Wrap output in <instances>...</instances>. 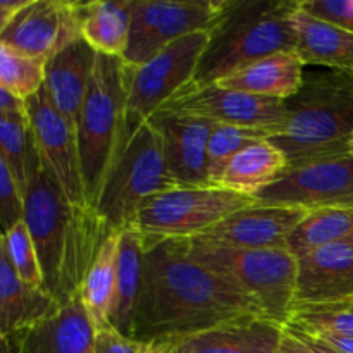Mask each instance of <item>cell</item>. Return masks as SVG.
Returning a JSON list of instances; mask_svg holds the SVG:
<instances>
[{
  "label": "cell",
  "mask_w": 353,
  "mask_h": 353,
  "mask_svg": "<svg viewBox=\"0 0 353 353\" xmlns=\"http://www.w3.org/2000/svg\"><path fill=\"white\" fill-rule=\"evenodd\" d=\"M143 248L134 340L188 338L231 321L262 317L226 278L192 257L186 240L143 243Z\"/></svg>",
  "instance_id": "1"
},
{
  "label": "cell",
  "mask_w": 353,
  "mask_h": 353,
  "mask_svg": "<svg viewBox=\"0 0 353 353\" xmlns=\"http://www.w3.org/2000/svg\"><path fill=\"white\" fill-rule=\"evenodd\" d=\"M23 221L33 240L45 292L61 305L79 295L86 272L116 231L90 205H74L38 169L23 193Z\"/></svg>",
  "instance_id": "2"
},
{
  "label": "cell",
  "mask_w": 353,
  "mask_h": 353,
  "mask_svg": "<svg viewBox=\"0 0 353 353\" xmlns=\"http://www.w3.org/2000/svg\"><path fill=\"white\" fill-rule=\"evenodd\" d=\"M281 133L269 140L285 154L290 168L348 154L353 134V72L331 71L303 79L285 102Z\"/></svg>",
  "instance_id": "3"
},
{
  "label": "cell",
  "mask_w": 353,
  "mask_h": 353,
  "mask_svg": "<svg viewBox=\"0 0 353 353\" xmlns=\"http://www.w3.org/2000/svg\"><path fill=\"white\" fill-rule=\"evenodd\" d=\"M300 0H230L210 31L193 85H212L231 72L281 52H295L293 16Z\"/></svg>",
  "instance_id": "4"
},
{
  "label": "cell",
  "mask_w": 353,
  "mask_h": 353,
  "mask_svg": "<svg viewBox=\"0 0 353 353\" xmlns=\"http://www.w3.org/2000/svg\"><path fill=\"white\" fill-rule=\"evenodd\" d=\"M128 65L123 59L97 54L88 92L76 124L81 178L88 205H95L99 193L123 154L126 117Z\"/></svg>",
  "instance_id": "5"
},
{
  "label": "cell",
  "mask_w": 353,
  "mask_h": 353,
  "mask_svg": "<svg viewBox=\"0 0 353 353\" xmlns=\"http://www.w3.org/2000/svg\"><path fill=\"white\" fill-rule=\"evenodd\" d=\"M195 261L226 278L264 319L286 326L293 310L296 259L286 248L226 250L186 240Z\"/></svg>",
  "instance_id": "6"
},
{
  "label": "cell",
  "mask_w": 353,
  "mask_h": 353,
  "mask_svg": "<svg viewBox=\"0 0 353 353\" xmlns=\"http://www.w3.org/2000/svg\"><path fill=\"white\" fill-rule=\"evenodd\" d=\"M254 203L255 196L224 186H174L145 200L133 226L143 243L190 240Z\"/></svg>",
  "instance_id": "7"
},
{
  "label": "cell",
  "mask_w": 353,
  "mask_h": 353,
  "mask_svg": "<svg viewBox=\"0 0 353 353\" xmlns=\"http://www.w3.org/2000/svg\"><path fill=\"white\" fill-rule=\"evenodd\" d=\"M157 133L145 123L117 157L93 209L112 231L133 226L145 200L174 188Z\"/></svg>",
  "instance_id": "8"
},
{
  "label": "cell",
  "mask_w": 353,
  "mask_h": 353,
  "mask_svg": "<svg viewBox=\"0 0 353 353\" xmlns=\"http://www.w3.org/2000/svg\"><path fill=\"white\" fill-rule=\"evenodd\" d=\"M210 33L188 34L159 52L138 68L128 65L124 141L157 114L179 90L193 81Z\"/></svg>",
  "instance_id": "9"
},
{
  "label": "cell",
  "mask_w": 353,
  "mask_h": 353,
  "mask_svg": "<svg viewBox=\"0 0 353 353\" xmlns=\"http://www.w3.org/2000/svg\"><path fill=\"white\" fill-rule=\"evenodd\" d=\"M230 0H130V40L123 62L138 68L188 34L210 31L226 12Z\"/></svg>",
  "instance_id": "10"
},
{
  "label": "cell",
  "mask_w": 353,
  "mask_h": 353,
  "mask_svg": "<svg viewBox=\"0 0 353 353\" xmlns=\"http://www.w3.org/2000/svg\"><path fill=\"white\" fill-rule=\"evenodd\" d=\"M257 203L312 210L353 207V157L326 159L290 168L272 185L255 195Z\"/></svg>",
  "instance_id": "11"
},
{
  "label": "cell",
  "mask_w": 353,
  "mask_h": 353,
  "mask_svg": "<svg viewBox=\"0 0 353 353\" xmlns=\"http://www.w3.org/2000/svg\"><path fill=\"white\" fill-rule=\"evenodd\" d=\"M26 117L41 169L54 179L69 202L88 205L76 130L55 109L43 86L26 99Z\"/></svg>",
  "instance_id": "12"
},
{
  "label": "cell",
  "mask_w": 353,
  "mask_h": 353,
  "mask_svg": "<svg viewBox=\"0 0 353 353\" xmlns=\"http://www.w3.org/2000/svg\"><path fill=\"white\" fill-rule=\"evenodd\" d=\"M161 110L195 116L216 124L257 128L276 134L286 121V105L281 100L264 99L238 90L212 85H186Z\"/></svg>",
  "instance_id": "13"
},
{
  "label": "cell",
  "mask_w": 353,
  "mask_h": 353,
  "mask_svg": "<svg viewBox=\"0 0 353 353\" xmlns=\"http://www.w3.org/2000/svg\"><path fill=\"white\" fill-rule=\"evenodd\" d=\"M79 37L76 2L30 0L7 21L0 41L47 62Z\"/></svg>",
  "instance_id": "14"
},
{
  "label": "cell",
  "mask_w": 353,
  "mask_h": 353,
  "mask_svg": "<svg viewBox=\"0 0 353 353\" xmlns=\"http://www.w3.org/2000/svg\"><path fill=\"white\" fill-rule=\"evenodd\" d=\"M307 216L305 210L254 203L231 214L192 241L226 250L286 248L290 233Z\"/></svg>",
  "instance_id": "15"
},
{
  "label": "cell",
  "mask_w": 353,
  "mask_h": 353,
  "mask_svg": "<svg viewBox=\"0 0 353 353\" xmlns=\"http://www.w3.org/2000/svg\"><path fill=\"white\" fill-rule=\"evenodd\" d=\"M162 145L169 176L176 186H207V145L216 123L159 110L147 121Z\"/></svg>",
  "instance_id": "16"
},
{
  "label": "cell",
  "mask_w": 353,
  "mask_h": 353,
  "mask_svg": "<svg viewBox=\"0 0 353 353\" xmlns=\"http://www.w3.org/2000/svg\"><path fill=\"white\" fill-rule=\"evenodd\" d=\"M353 295V236L296 257L293 307L327 305Z\"/></svg>",
  "instance_id": "17"
},
{
  "label": "cell",
  "mask_w": 353,
  "mask_h": 353,
  "mask_svg": "<svg viewBox=\"0 0 353 353\" xmlns=\"http://www.w3.org/2000/svg\"><path fill=\"white\" fill-rule=\"evenodd\" d=\"M95 61V50L83 38H78L45 62V92L55 109L74 130Z\"/></svg>",
  "instance_id": "18"
},
{
  "label": "cell",
  "mask_w": 353,
  "mask_h": 353,
  "mask_svg": "<svg viewBox=\"0 0 353 353\" xmlns=\"http://www.w3.org/2000/svg\"><path fill=\"white\" fill-rule=\"evenodd\" d=\"M21 353H93L95 327L79 296L24 333L16 334Z\"/></svg>",
  "instance_id": "19"
},
{
  "label": "cell",
  "mask_w": 353,
  "mask_h": 353,
  "mask_svg": "<svg viewBox=\"0 0 353 353\" xmlns=\"http://www.w3.org/2000/svg\"><path fill=\"white\" fill-rule=\"evenodd\" d=\"M61 303L40 286L24 283L7 257L0 238V336H14L55 314Z\"/></svg>",
  "instance_id": "20"
},
{
  "label": "cell",
  "mask_w": 353,
  "mask_h": 353,
  "mask_svg": "<svg viewBox=\"0 0 353 353\" xmlns=\"http://www.w3.org/2000/svg\"><path fill=\"white\" fill-rule=\"evenodd\" d=\"M285 326L252 316L188 338H176L185 353H274Z\"/></svg>",
  "instance_id": "21"
},
{
  "label": "cell",
  "mask_w": 353,
  "mask_h": 353,
  "mask_svg": "<svg viewBox=\"0 0 353 353\" xmlns=\"http://www.w3.org/2000/svg\"><path fill=\"white\" fill-rule=\"evenodd\" d=\"M305 64L296 52H281L245 65L217 81L223 88L238 90L264 99L286 102L303 85Z\"/></svg>",
  "instance_id": "22"
},
{
  "label": "cell",
  "mask_w": 353,
  "mask_h": 353,
  "mask_svg": "<svg viewBox=\"0 0 353 353\" xmlns=\"http://www.w3.org/2000/svg\"><path fill=\"white\" fill-rule=\"evenodd\" d=\"M296 33V55L303 64L352 71L353 33L305 12L299 6L293 16Z\"/></svg>",
  "instance_id": "23"
},
{
  "label": "cell",
  "mask_w": 353,
  "mask_h": 353,
  "mask_svg": "<svg viewBox=\"0 0 353 353\" xmlns=\"http://www.w3.org/2000/svg\"><path fill=\"white\" fill-rule=\"evenodd\" d=\"M79 37L95 54L123 59L130 40V0L76 2Z\"/></svg>",
  "instance_id": "24"
},
{
  "label": "cell",
  "mask_w": 353,
  "mask_h": 353,
  "mask_svg": "<svg viewBox=\"0 0 353 353\" xmlns=\"http://www.w3.org/2000/svg\"><path fill=\"white\" fill-rule=\"evenodd\" d=\"M143 236L134 226L119 231L117 243V274L116 293H114L110 326L133 338L134 312L141 288L143 271Z\"/></svg>",
  "instance_id": "25"
},
{
  "label": "cell",
  "mask_w": 353,
  "mask_h": 353,
  "mask_svg": "<svg viewBox=\"0 0 353 353\" xmlns=\"http://www.w3.org/2000/svg\"><path fill=\"white\" fill-rule=\"evenodd\" d=\"M288 169L285 154L271 140H259L238 152L226 165L219 186L255 196Z\"/></svg>",
  "instance_id": "26"
},
{
  "label": "cell",
  "mask_w": 353,
  "mask_h": 353,
  "mask_svg": "<svg viewBox=\"0 0 353 353\" xmlns=\"http://www.w3.org/2000/svg\"><path fill=\"white\" fill-rule=\"evenodd\" d=\"M117 243H119V231L110 234L102 245L79 290L78 296L95 331L110 326V312H112L114 293H116Z\"/></svg>",
  "instance_id": "27"
},
{
  "label": "cell",
  "mask_w": 353,
  "mask_h": 353,
  "mask_svg": "<svg viewBox=\"0 0 353 353\" xmlns=\"http://www.w3.org/2000/svg\"><path fill=\"white\" fill-rule=\"evenodd\" d=\"M353 236V207H333L307 212L286 241V250L300 257L326 245Z\"/></svg>",
  "instance_id": "28"
},
{
  "label": "cell",
  "mask_w": 353,
  "mask_h": 353,
  "mask_svg": "<svg viewBox=\"0 0 353 353\" xmlns=\"http://www.w3.org/2000/svg\"><path fill=\"white\" fill-rule=\"evenodd\" d=\"M0 152L9 161L24 193L31 176L41 168L28 117L0 116Z\"/></svg>",
  "instance_id": "29"
},
{
  "label": "cell",
  "mask_w": 353,
  "mask_h": 353,
  "mask_svg": "<svg viewBox=\"0 0 353 353\" xmlns=\"http://www.w3.org/2000/svg\"><path fill=\"white\" fill-rule=\"evenodd\" d=\"M271 137H274V133L268 130L216 124L210 133L209 145H207V174H209L210 185L219 186L224 169L238 152L255 141L268 140Z\"/></svg>",
  "instance_id": "30"
},
{
  "label": "cell",
  "mask_w": 353,
  "mask_h": 353,
  "mask_svg": "<svg viewBox=\"0 0 353 353\" xmlns=\"http://www.w3.org/2000/svg\"><path fill=\"white\" fill-rule=\"evenodd\" d=\"M288 324L312 334L353 338V295L327 305L293 307Z\"/></svg>",
  "instance_id": "31"
},
{
  "label": "cell",
  "mask_w": 353,
  "mask_h": 353,
  "mask_svg": "<svg viewBox=\"0 0 353 353\" xmlns=\"http://www.w3.org/2000/svg\"><path fill=\"white\" fill-rule=\"evenodd\" d=\"M45 61L0 41V86L26 100L43 86Z\"/></svg>",
  "instance_id": "32"
},
{
  "label": "cell",
  "mask_w": 353,
  "mask_h": 353,
  "mask_svg": "<svg viewBox=\"0 0 353 353\" xmlns=\"http://www.w3.org/2000/svg\"><path fill=\"white\" fill-rule=\"evenodd\" d=\"M2 240L10 265L17 272V276L24 283H28V285L43 288V276H41L40 261H38L33 240H31V234L28 231L24 221H19L7 233H3Z\"/></svg>",
  "instance_id": "33"
},
{
  "label": "cell",
  "mask_w": 353,
  "mask_h": 353,
  "mask_svg": "<svg viewBox=\"0 0 353 353\" xmlns=\"http://www.w3.org/2000/svg\"><path fill=\"white\" fill-rule=\"evenodd\" d=\"M23 221V192L9 161L0 152V230L7 233Z\"/></svg>",
  "instance_id": "34"
},
{
  "label": "cell",
  "mask_w": 353,
  "mask_h": 353,
  "mask_svg": "<svg viewBox=\"0 0 353 353\" xmlns=\"http://www.w3.org/2000/svg\"><path fill=\"white\" fill-rule=\"evenodd\" d=\"M300 7L353 33V0H300Z\"/></svg>",
  "instance_id": "35"
},
{
  "label": "cell",
  "mask_w": 353,
  "mask_h": 353,
  "mask_svg": "<svg viewBox=\"0 0 353 353\" xmlns=\"http://www.w3.org/2000/svg\"><path fill=\"white\" fill-rule=\"evenodd\" d=\"M93 353H145V341L124 336L112 326L95 331Z\"/></svg>",
  "instance_id": "36"
},
{
  "label": "cell",
  "mask_w": 353,
  "mask_h": 353,
  "mask_svg": "<svg viewBox=\"0 0 353 353\" xmlns=\"http://www.w3.org/2000/svg\"><path fill=\"white\" fill-rule=\"evenodd\" d=\"M281 345L292 353H338L319 336L307 333V331L292 326V324L285 326Z\"/></svg>",
  "instance_id": "37"
},
{
  "label": "cell",
  "mask_w": 353,
  "mask_h": 353,
  "mask_svg": "<svg viewBox=\"0 0 353 353\" xmlns=\"http://www.w3.org/2000/svg\"><path fill=\"white\" fill-rule=\"evenodd\" d=\"M0 116L26 117V100L0 86Z\"/></svg>",
  "instance_id": "38"
},
{
  "label": "cell",
  "mask_w": 353,
  "mask_h": 353,
  "mask_svg": "<svg viewBox=\"0 0 353 353\" xmlns=\"http://www.w3.org/2000/svg\"><path fill=\"white\" fill-rule=\"evenodd\" d=\"M145 353H185L178 340L145 341Z\"/></svg>",
  "instance_id": "39"
},
{
  "label": "cell",
  "mask_w": 353,
  "mask_h": 353,
  "mask_svg": "<svg viewBox=\"0 0 353 353\" xmlns=\"http://www.w3.org/2000/svg\"><path fill=\"white\" fill-rule=\"evenodd\" d=\"M321 340L326 341L331 348L338 353H353V338L347 336H334V334H316Z\"/></svg>",
  "instance_id": "40"
},
{
  "label": "cell",
  "mask_w": 353,
  "mask_h": 353,
  "mask_svg": "<svg viewBox=\"0 0 353 353\" xmlns=\"http://www.w3.org/2000/svg\"><path fill=\"white\" fill-rule=\"evenodd\" d=\"M0 353H21L17 336H0Z\"/></svg>",
  "instance_id": "41"
},
{
  "label": "cell",
  "mask_w": 353,
  "mask_h": 353,
  "mask_svg": "<svg viewBox=\"0 0 353 353\" xmlns=\"http://www.w3.org/2000/svg\"><path fill=\"white\" fill-rule=\"evenodd\" d=\"M9 19H10V16H9V14H7L6 10H3L2 7H0V34H2L3 28H6L7 21H9Z\"/></svg>",
  "instance_id": "42"
},
{
  "label": "cell",
  "mask_w": 353,
  "mask_h": 353,
  "mask_svg": "<svg viewBox=\"0 0 353 353\" xmlns=\"http://www.w3.org/2000/svg\"><path fill=\"white\" fill-rule=\"evenodd\" d=\"M348 154L353 157V134L350 137V140H348Z\"/></svg>",
  "instance_id": "43"
},
{
  "label": "cell",
  "mask_w": 353,
  "mask_h": 353,
  "mask_svg": "<svg viewBox=\"0 0 353 353\" xmlns=\"http://www.w3.org/2000/svg\"><path fill=\"white\" fill-rule=\"evenodd\" d=\"M274 353H292V352H290V350H286V348L283 347V345H279V348H278V350H276Z\"/></svg>",
  "instance_id": "44"
},
{
  "label": "cell",
  "mask_w": 353,
  "mask_h": 353,
  "mask_svg": "<svg viewBox=\"0 0 353 353\" xmlns=\"http://www.w3.org/2000/svg\"><path fill=\"white\" fill-rule=\"evenodd\" d=\"M3 236V233H2V230H0V238H2Z\"/></svg>",
  "instance_id": "45"
},
{
  "label": "cell",
  "mask_w": 353,
  "mask_h": 353,
  "mask_svg": "<svg viewBox=\"0 0 353 353\" xmlns=\"http://www.w3.org/2000/svg\"><path fill=\"white\" fill-rule=\"evenodd\" d=\"M352 72H353V69H352Z\"/></svg>",
  "instance_id": "46"
}]
</instances>
